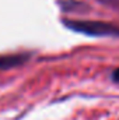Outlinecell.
I'll return each instance as SVG.
<instances>
[{"label": "cell", "mask_w": 119, "mask_h": 120, "mask_svg": "<svg viewBox=\"0 0 119 120\" xmlns=\"http://www.w3.org/2000/svg\"><path fill=\"white\" fill-rule=\"evenodd\" d=\"M63 24L71 31L90 36H119V27L94 20H63Z\"/></svg>", "instance_id": "1"}, {"label": "cell", "mask_w": 119, "mask_h": 120, "mask_svg": "<svg viewBox=\"0 0 119 120\" xmlns=\"http://www.w3.org/2000/svg\"><path fill=\"white\" fill-rule=\"evenodd\" d=\"M30 57L28 53H14V55H1L0 56V71L8 70L16 66H20L25 63Z\"/></svg>", "instance_id": "2"}, {"label": "cell", "mask_w": 119, "mask_h": 120, "mask_svg": "<svg viewBox=\"0 0 119 120\" xmlns=\"http://www.w3.org/2000/svg\"><path fill=\"white\" fill-rule=\"evenodd\" d=\"M112 80H114L115 82H119V68L114 71V74H112Z\"/></svg>", "instance_id": "3"}]
</instances>
